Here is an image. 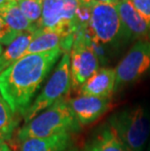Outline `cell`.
I'll list each match as a JSON object with an SVG mask.
<instances>
[{
  "instance_id": "cell-1",
  "label": "cell",
  "mask_w": 150,
  "mask_h": 151,
  "mask_svg": "<svg viewBox=\"0 0 150 151\" xmlns=\"http://www.w3.org/2000/svg\"><path fill=\"white\" fill-rule=\"evenodd\" d=\"M60 49L23 57L0 73V94L16 115L24 116L32 99L52 70Z\"/></svg>"
},
{
  "instance_id": "cell-2",
  "label": "cell",
  "mask_w": 150,
  "mask_h": 151,
  "mask_svg": "<svg viewBox=\"0 0 150 151\" xmlns=\"http://www.w3.org/2000/svg\"><path fill=\"white\" fill-rule=\"evenodd\" d=\"M79 124L75 119L68 102L63 99L36 115L19 131V139H43L57 134L71 133L77 130Z\"/></svg>"
},
{
  "instance_id": "cell-3",
  "label": "cell",
  "mask_w": 150,
  "mask_h": 151,
  "mask_svg": "<svg viewBox=\"0 0 150 151\" xmlns=\"http://www.w3.org/2000/svg\"><path fill=\"white\" fill-rule=\"evenodd\" d=\"M110 127L129 151H143L150 137V109L138 104L117 112Z\"/></svg>"
},
{
  "instance_id": "cell-4",
  "label": "cell",
  "mask_w": 150,
  "mask_h": 151,
  "mask_svg": "<svg viewBox=\"0 0 150 151\" xmlns=\"http://www.w3.org/2000/svg\"><path fill=\"white\" fill-rule=\"evenodd\" d=\"M89 27L94 37L104 46L119 47L129 41L116 4L95 3L92 8Z\"/></svg>"
},
{
  "instance_id": "cell-5",
  "label": "cell",
  "mask_w": 150,
  "mask_h": 151,
  "mask_svg": "<svg viewBox=\"0 0 150 151\" xmlns=\"http://www.w3.org/2000/svg\"><path fill=\"white\" fill-rule=\"evenodd\" d=\"M71 85L70 55L69 53H65L62 54V59L57 65L55 71L48 80L42 92L38 95V97L34 99L29 108L25 112L24 116L25 123L32 120L36 115L62 99V96L69 91Z\"/></svg>"
},
{
  "instance_id": "cell-6",
  "label": "cell",
  "mask_w": 150,
  "mask_h": 151,
  "mask_svg": "<svg viewBox=\"0 0 150 151\" xmlns=\"http://www.w3.org/2000/svg\"><path fill=\"white\" fill-rule=\"evenodd\" d=\"M93 38L95 37L90 27L78 29L74 34V42L69 54L73 87L82 86L98 70L100 62L90 47Z\"/></svg>"
},
{
  "instance_id": "cell-7",
  "label": "cell",
  "mask_w": 150,
  "mask_h": 151,
  "mask_svg": "<svg viewBox=\"0 0 150 151\" xmlns=\"http://www.w3.org/2000/svg\"><path fill=\"white\" fill-rule=\"evenodd\" d=\"M80 0H43L39 29L53 30L65 36L74 35L75 14Z\"/></svg>"
},
{
  "instance_id": "cell-8",
  "label": "cell",
  "mask_w": 150,
  "mask_h": 151,
  "mask_svg": "<svg viewBox=\"0 0 150 151\" xmlns=\"http://www.w3.org/2000/svg\"><path fill=\"white\" fill-rule=\"evenodd\" d=\"M150 68V41L139 40L115 68L116 90L133 83Z\"/></svg>"
},
{
  "instance_id": "cell-9",
  "label": "cell",
  "mask_w": 150,
  "mask_h": 151,
  "mask_svg": "<svg viewBox=\"0 0 150 151\" xmlns=\"http://www.w3.org/2000/svg\"><path fill=\"white\" fill-rule=\"evenodd\" d=\"M128 39L150 41V24L136 10L130 0H119L116 4Z\"/></svg>"
},
{
  "instance_id": "cell-10",
  "label": "cell",
  "mask_w": 150,
  "mask_h": 151,
  "mask_svg": "<svg viewBox=\"0 0 150 151\" xmlns=\"http://www.w3.org/2000/svg\"><path fill=\"white\" fill-rule=\"evenodd\" d=\"M110 98L93 96H79L68 101L75 119L79 125H88L100 118L109 107Z\"/></svg>"
},
{
  "instance_id": "cell-11",
  "label": "cell",
  "mask_w": 150,
  "mask_h": 151,
  "mask_svg": "<svg viewBox=\"0 0 150 151\" xmlns=\"http://www.w3.org/2000/svg\"><path fill=\"white\" fill-rule=\"evenodd\" d=\"M73 42H74V35L65 36L57 31L38 29L24 56L31 54L45 53L56 49H60L63 54H70Z\"/></svg>"
},
{
  "instance_id": "cell-12",
  "label": "cell",
  "mask_w": 150,
  "mask_h": 151,
  "mask_svg": "<svg viewBox=\"0 0 150 151\" xmlns=\"http://www.w3.org/2000/svg\"><path fill=\"white\" fill-rule=\"evenodd\" d=\"M116 90V71L113 68H100L81 86L83 96L110 98Z\"/></svg>"
},
{
  "instance_id": "cell-13",
  "label": "cell",
  "mask_w": 150,
  "mask_h": 151,
  "mask_svg": "<svg viewBox=\"0 0 150 151\" xmlns=\"http://www.w3.org/2000/svg\"><path fill=\"white\" fill-rule=\"evenodd\" d=\"M37 30L38 29H33L19 34L8 45L7 49L0 55V73L24 57L25 52L34 38Z\"/></svg>"
},
{
  "instance_id": "cell-14",
  "label": "cell",
  "mask_w": 150,
  "mask_h": 151,
  "mask_svg": "<svg viewBox=\"0 0 150 151\" xmlns=\"http://www.w3.org/2000/svg\"><path fill=\"white\" fill-rule=\"evenodd\" d=\"M70 142V133L43 139H28L22 142L20 151H65Z\"/></svg>"
},
{
  "instance_id": "cell-15",
  "label": "cell",
  "mask_w": 150,
  "mask_h": 151,
  "mask_svg": "<svg viewBox=\"0 0 150 151\" xmlns=\"http://www.w3.org/2000/svg\"><path fill=\"white\" fill-rule=\"evenodd\" d=\"M84 151H129L110 126L103 127Z\"/></svg>"
},
{
  "instance_id": "cell-16",
  "label": "cell",
  "mask_w": 150,
  "mask_h": 151,
  "mask_svg": "<svg viewBox=\"0 0 150 151\" xmlns=\"http://www.w3.org/2000/svg\"><path fill=\"white\" fill-rule=\"evenodd\" d=\"M0 18H2L8 27L18 35L25 31L39 29L36 25L27 20L16 2L0 9Z\"/></svg>"
},
{
  "instance_id": "cell-17",
  "label": "cell",
  "mask_w": 150,
  "mask_h": 151,
  "mask_svg": "<svg viewBox=\"0 0 150 151\" xmlns=\"http://www.w3.org/2000/svg\"><path fill=\"white\" fill-rule=\"evenodd\" d=\"M15 116L10 105L0 94V139L5 141L11 139L17 125Z\"/></svg>"
},
{
  "instance_id": "cell-18",
  "label": "cell",
  "mask_w": 150,
  "mask_h": 151,
  "mask_svg": "<svg viewBox=\"0 0 150 151\" xmlns=\"http://www.w3.org/2000/svg\"><path fill=\"white\" fill-rule=\"evenodd\" d=\"M16 4L27 20L38 27V24L42 17L43 0H16Z\"/></svg>"
},
{
  "instance_id": "cell-19",
  "label": "cell",
  "mask_w": 150,
  "mask_h": 151,
  "mask_svg": "<svg viewBox=\"0 0 150 151\" xmlns=\"http://www.w3.org/2000/svg\"><path fill=\"white\" fill-rule=\"evenodd\" d=\"M90 47L94 54L97 56L98 62H100V65H106L108 62V56L104 45L101 44L95 38H93L90 41Z\"/></svg>"
},
{
  "instance_id": "cell-20",
  "label": "cell",
  "mask_w": 150,
  "mask_h": 151,
  "mask_svg": "<svg viewBox=\"0 0 150 151\" xmlns=\"http://www.w3.org/2000/svg\"><path fill=\"white\" fill-rule=\"evenodd\" d=\"M17 36L18 34L8 27V24L3 21L2 18H0V43L3 45H9Z\"/></svg>"
},
{
  "instance_id": "cell-21",
  "label": "cell",
  "mask_w": 150,
  "mask_h": 151,
  "mask_svg": "<svg viewBox=\"0 0 150 151\" xmlns=\"http://www.w3.org/2000/svg\"><path fill=\"white\" fill-rule=\"evenodd\" d=\"M136 10L150 24V0H130Z\"/></svg>"
},
{
  "instance_id": "cell-22",
  "label": "cell",
  "mask_w": 150,
  "mask_h": 151,
  "mask_svg": "<svg viewBox=\"0 0 150 151\" xmlns=\"http://www.w3.org/2000/svg\"><path fill=\"white\" fill-rule=\"evenodd\" d=\"M15 2H16V0H0V9L6 7V6L11 5Z\"/></svg>"
},
{
  "instance_id": "cell-23",
  "label": "cell",
  "mask_w": 150,
  "mask_h": 151,
  "mask_svg": "<svg viewBox=\"0 0 150 151\" xmlns=\"http://www.w3.org/2000/svg\"><path fill=\"white\" fill-rule=\"evenodd\" d=\"M0 151H10L8 145L5 143V141L2 139H0Z\"/></svg>"
},
{
  "instance_id": "cell-24",
  "label": "cell",
  "mask_w": 150,
  "mask_h": 151,
  "mask_svg": "<svg viewBox=\"0 0 150 151\" xmlns=\"http://www.w3.org/2000/svg\"><path fill=\"white\" fill-rule=\"evenodd\" d=\"M94 1L98 3H106V4H117L119 0H94Z\"/></svg>"
},
{
  "instance_id": "cell-25",
  "label": "cell",
  "mask_w": 150,
  "mask_h": 151,
  "mask_svg": "<svg viewBox=\"0 0 150 151\" xmlns=\"http://www.w3.org/2000/svg\"><path fill=\"white\" fill-rule=\"evenodd\" d=\"M2 52H3V49H2V44L0 43V55L2 54Z\"/></svg>"
},
{
  "instance_id": "cell-26",
  "label": "cell",
  "mask_w": 150,
  "mask_h": 151,
  "mask_svg": "<svg viewBox=\"0 0 150 151\" xmlns=\"http://www.w3.org/2000/svg\"><path fill=\"white\" fill-rule=\"evenodd\" d=\"M65 151H73V150H68V149H67V150H65Z\"/></svg>"
}]
</instances>
